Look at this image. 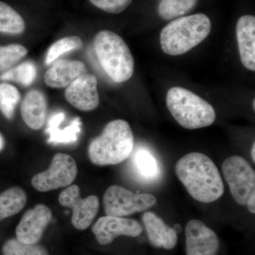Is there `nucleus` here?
Instances as JSON below:
<instances>
[{
    "label": "nucleus",
    "instance_id": "1",
    "mask_svg": "<svg viewBox=\"0 0 255 255\" xmlns=\"http://www.w3.org/2000/svg\"><path fill=\"white\" fill-rule=\"evenodd\" d=\"M175 172L193 199L209 204L219 199L225 188L219 169L205 154L188 153L177 161Z\"/></svg>",
    "mask_w": 255,
    "mask_h": 255
},
{
    "label": "nucleus",
    "instance_id": "2",
    "mask_svg": "<svg viewBox=\"0 0 255 255\" xmlns=\"http://www.w3.org/2000/svg\"><path fill=\"white\" fill-rule=\"evenodd\" d=\"M133 145V133L129 124L122 119L112 121L100 136L90 142L89 157L96 165L118 164L130 157Z\"/></svg>",
    "mask_w": 255,
    "mask_h": 255
},
{
    "label": "nucleus",
    "instance_id": "3",
    "mask_svg": "<svg viewBox=\"0 0 255 255\" xmlns=\"http://www.w3.org/2000/svg\"><path fill=\"white\" fill-rule=\"evenodd\" d=\"M211 31V20L205 14L176 18L161 31V48L164 53L172 56L184 54L204 41Z\"/></svg>",
    "mask_w": 255,
    "mask_h": 255
},
{
    "label": "nucleus",
    "instance_id": "4",
    "mask_svg": "<svg viewBox=\"0 0 255 255\" xmlns=\"http://www.w3.org/2000/svg\"><path fill=\"white\" fill-rule=\"evenodd\" d=\"M94 48L101 66L113 81L122 83L131 78L133 57L122 37L113 31H101L95 37Z\"/></svg>",
    "mask_w": 255,
    "mask_h": 255
},
{
    "label": "nucleus",
    "instance_id": "5",
    "mask_svg": "<svg viewBox=\"0 0 255 255\" xmlns=\"http://www.w3.org/2000/svg\"><path fill=\"white\" fill-rule=\"evenodd\" d=\"M166 104L176 122L184 128H202L212 125L216 121L214 107L199 96L183 87L169 89Z\"/></svg>",
    "mask_w": 255,
    "mask_h": 255
},
{
    "label": "nucleus",
    "instance_id": "6",
    "mask_svg": "<svg viewBox=\"0 0 255 255\" xmlns=\"http://www.w3.org/2000/svg\"><path fill=\"white\" fill-rule=\"evenodd\" d=\"M157 204L155 196L147 193L132 192L123 187L112 185L106 190L103 197L107 216L126 217L142 212Z\"/></svg>",
    "mask_w": 255,
    "mask_h": 255
},
{
    "label": "nucleus",
    "instance_id": "7",
    "mask_svg": "<svg viewBox=\"0 0 255 255\" xmlns=\"http://www.w3.org/2000/svg\"><path fill=\"white\" fill-rule=\"evenodd\" d=\"M222 172L234 200L246 206L255 193V172L251 164L241 156H231L223 162Z\"/></svg>",
    "mask_w": 255,
    "mask_h": 255
},
{
    "label": "nucleus",
    "instance_id": "8",
    "mask_svg": "<svg viewBox=\"0 0 255 255\" xmlns=\"http://www.w3.org/2000/svg\"><path fill=\"white\" fill-rule=\"evenodd\" d=\"M75 159L68 154H55L49 168L33 176L31 184L41 192H46L70 186L78 175Z\"/></svg>",
    "mask_w": 255,
    "mask_h": 255
},
{
    "label": "nucleus",
    "instance_id": "9",
    "mask_svg": "<svg viewBox=\"0 0 255 255\" xmlns=\"http://www.w3.org/2000/svg\"><path fill=\"white\" fill-rule=\"evenodd\" d=\"M78 185L69 186L60 193L58 201L62 206L73 210L72 224L76 229L84 231L91 226L100 210V200L97 196L82 199Z\"/></svg>",
    "mask_w": 255,
    "mask_h": 255
},
{
    "label": "nucleus",
    "instance_id": "10",
    "mask_svg": "<svg viewBox=\"0 0 255 255\" xmlns=\"http://www.w3.org/2000/svg\"><path fill=\"white\" fill-rule=\"evenodd\" d=\"M92 231L97 241L102 246H107L119 236L138 237L142 234V227L136 220L106 216L98 219Z\"/></svg>",
    "mask_w": 255,
    "mask_h": 255
},
{
    "label": "nucleus",
    "instance_id": "11",
    "mask_svg": "<svg viewBox=\"0 0 255 255\" xmlns=\"http://www.w3.org/2000/svg\"><path fill=\"white\" fill-rule=\"evenodd\" d=\"M187 255H218L220 241L216 233L200 220L189 221L186 226Z\"/></svg>",
    "mask_w": 255,
    "mask_h": 255
},
{
    "label": "nucleus",
    "instance_id": "12",
    "mask_svg": "<svg viewBox=\"0 0 255 255\" xmlns=\"http://www.w3.org/2000/svg\"><path fill=\"white\" fill-rule=\"evenodd\" d=\"M52 212L48 206L38 204L26 211L16 228V238L26 244H37L51 221Z\"/></svg>",
    "mask_w": 255,
    "mask_h": 255
},
{
    "label": "nucleus",
    "instance_id": "13",
    "mask_svg": "<svg viewBox=\"0 0 255 255\" xmlns=\"http://www.w3.org/2000/svg\"><path fill=\"white\" fill-rule=\"evenodd\" d=\"M97 85L98 82L95 75L84 74L67 87L65 99L79 110L90 112L95 110L100 105Z\"/></svg>",
    "mask_w": 255,
    "mask_h": 255
},
{
    "label": "nucleus",
    "instance_id": "14",
    "mask_svg": "<svg viewBox=\"0 0 255 255\" xmlns=\"http://www.w3.org/2000/svg\"><path fill=\"white\" fill-rule=\"evenodd\" d=\"M236 36L241 63L251 71L255 70V17L245 15L238 19Z\"/></svg>",
    "mask_w": 255,
    "mask_h": 255
},
{
    "label": "nucleus",
    "instance_id": "15",
    "mask_svg": "<svg viewBox=\"0 0 255 255\" xmlns=\"http://www.w3.org/2000/svg\"><path fill=\"white\" fill-rule=\"evenodd\" d=\"M142 219L151 246L165 250L175 248L178 238L174 228L167 226L163 220L151 211L145 213Z\"/></svg>",
    "mask_w": 255,
    "mask_h": 255
},
{
    "label": "nucleus",
    "instance_id": "16",
    "mask_svg": "<svg viewBox=\"0 0 255 255\" xmlns=\"http://www.w3.org/2000/svg\"><path fill=\"white\" fill-rule=\"evenodd\" d=\"M85 73L86 66L80 60H60L47 70L44 81L51 88H64Z\"/></svg>",
    "mask_w": 255,
    "mask_h": 255
},
{
    "label": "nucleus",
    "instance_id": "17",
    "mask_svg": "<svg viewBox=\"0 0 255 255\" xmlns=\"http://www.w3.org/2000/svg\"><path fill=\"white\" fill-rule=\"evenodd\" d=\"M23 122L33 130H39L46 122L47 101L45 95L38 90L28 92L21 106Z\"/></svg>",
    "mask_w": 255,
    "mask_h": 255
},
{
    "label": "nucleus",
    "instance_id": "18",
    "mask_svg": "<svg viewBox=\"0 0 255 255\" xmlns=\"http://www.w3.org/2000/svg\"><path fill=\"white\" fill-rule=\"evenodd\" d=\"M64 112H55L50 116L48 121L46 132L49 135L48 142L49 143L71 144L78 141L79 135L81 132V121L80 118H75L70 122L68 127L60 129L59 126L65 119Z\"/></svg>",
    "mask_w": 255,
    "mask_h": 255
},
{
    "label": "nucleus",
    "instance_id": "19",
    "mask_svg": "<svg viewBox=\"0 0 255 255\" xmlns=\"http://www.w3.org/2000/svg\"><path fill=\"white\" fill-rule=\"evenodd\" d=\"M27 201L26 192L19 187H11L0 194V221L17 214Z\"/></svg>",
    "mask_w": 255,
    "mask_h": 255
},
{
    "label": "nucleus",
    "instance_id": "20",
    "mask_svg": "<svg viewBox=\"0 0 255 255\" xmlns=\"http://www.w3.org/2000/svg\"><path fill=\"white\" fill-rule=\"evenodd\" d=\"M26 29L24 20L9 4L0 1V33L18 35Z\"/></svg>",
    "mask_w": 255,
    "mask_h": 255
},
{
    "label": "nucleus",
    "instance_id": "21",
    "mask_svg": "<svg viewBox=\"0 0 255 255\" xmlns=\"http://www.w3.org/2000/svg\"><path fill=\"white\" fill-rule=\"evenodd\" d=\"M134 167L137 173L146 180H152L159 174V166L157 159L148 151H137L132 158Z\"/></svg>",
    "mask_w": 255,
    "mask_h": 255
},
{
    "label": "nucleus",
    "instance_id": "22",
    "mask_svg": "<svg viewBox=\"0 0 255 255\" xmlns=\"http://www.w3.org/2000/svg\"><path fill=\"white\" fill-rule=\"evenodd\" d=\"M198 0H160L158 6L159 16L165 20H172L187 14L196 6Z\"/></svg>",
    "mask_w": 255,
    "mask_h": 255
},
{
    "label": "nucleus",
    "instance_id": "23",
    "mask_svg": "<svg viewBox=\"0 0 255 255\" xmlns=\"http://www.w3.org/2000/svg\"><path fill=\"white\" fill-rule=\"evenodd\" d=\"M36 77V68L34 63L26 61L15 68L9 69L0 75L1 81H14L23 86H28Z\"/></svg>",
    "mask_w": 255,
    "mask_h": 255
},
{
    "label": "nucleus",
    "instance_id": "24",
    "mask_svg": "<svg viewBox=\"0 0 255 255\" xmlns=\"http://www.w3.org/2000/svg\"><path fill=\"white\" fill-rule=\"evenodd\" d=\"M20 98L21 96L16 87L6 82L0 83V110L5 118L11 120L14 117Z\"/></svg>",
    "mask_w": 255,
    "mask_h": 255
},
{
    "label": "nucleus",
    "instance_id": "25",
    "mask_svg": "<svg viewBox=\"0 0 255 255\" xmlns=\"http://www.w3.org/2000/svg\"><path fill=\"white\" fill-rule=\"evenodd\" d=\"M83 46V42L78 36H68L55 42L48 50L46 58V65L53 63L64 53L80 49Z\"/></svg>",
    "mask_w": 255,
    "mask_h": 255
},
{
    "label": "nucleus",
    "instance_id": "26",
    "mask_svg": "<svg viewBox=\"0 0 255 255\" xmlns=\"http://www.w3.org/2000/svg\"><path fill=\"white\" fill-rule=\"evenodd\" d=\"M28 53L27 48L19 44L0 46V73L12 68Z\"/></svg>",
    "mask_w": 255,
    "mask_h": 255
},
{
    "label": "nucleus",
    "instance_id": "27",
    "mask_svg": "<svg viewBox=\"0 0 255 255\" xmlns=\"http://www.w3.org/2000/svg\"><path fill=\"white\" fill-rule=\"evenodd\" d=\"M2 255H50L48 251L38 244H26L16 238L8 240L2 247Z\"/></svg>",
    "mask_w": 255,
    "mask_h": 255
},
{
    "label": "nucleus",
    "instance_id": "28",
    "mask_svg": "<svg viewBox=\"0 0 255 255\" xmlns=\"http://www.w3.org/2000/svg\"><path fill=\"white\" fill-rule=\"evenodd\" d=\"M99 9L111 14L123 12L131 4L132 0H90Z\"/></svg>",
    "mask_w": 255,
    "mask_h": 255
},
{
    "label": "nucleus",
    "instance_id": "29",
    "mask_svg": "<svg viewBox=\"0 0 255 255\" xmlns=\"http://www.w3.org/2000/svg\"><path fill=\"white\" fill-rule=\"evenodd\" d=\"M255 193L252 194L251 197L248 199L247 201L246 206H248V209L249 210L251 214H255Z\"/></svg>",
    "mask_w": 255,
    "mask_h": 255
},
{
    "label": "nucleus",
    "instance_id": "30",
    "mask_svg": "<svg viewBox=\"0 0 255 255\" xmlns=\"http://www.w3.org/2000/svg\"><path fill=\"white\" fill-rule=\"evenodd\" d=\"M5 145V140L4 137L1 135V132H0V152L2 151L3 149H4Z\"/></svg>",
    "mask_w": 255,
    "mask_h": 255
},
{
    "label": "nucleus",
    "instance_id": "31",
    "mask_svg": "<svg viewBox=\"0 0 255 255\" xmlns=\"http://www.w3.org/2000/svg\"><path fill=\"white\" fill-rule=\"evenodd\" d=\"M251 157L253 159V162H255V142L253 143L251 148Z\"/></svg>",
    "mask_w": 255,
    "mask_h": 255
},
{
    "label": "nucleus",
    "instance_id": "32",
    "mask_svg": "<svg viewBox=\"0 0 255 255\" xmlns=\"http://www.w3.org/2000/svg\"><path fill=\"white\" fill-rule=\"evenodd\" d=\"M253 110H255V100H253Z\"/></svg>",
    "mask_w": 255,
    "mask_h": 255
}]
</instances>
